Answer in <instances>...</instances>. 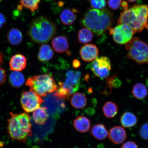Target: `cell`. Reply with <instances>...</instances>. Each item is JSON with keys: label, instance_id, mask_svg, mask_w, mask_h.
Returning a JSON list of instances; mask_svg holds the SVG:
<instances>
[{"label": "cell", "instance_id": "cell-7", "mask_svg": "<svg viewBox=\"0 0 148 148\" xmlns=\"http://www.w3.org/2000/svg\"><path fill=\"white\" fill-rule=\"evenodd\" d=\"M96 76L101 79L106 78L110 75L112 65L110 61L106 56L97 57L87 66Z\"/></svg>", "mask_w": 148, "mask_h": 148}, {"label": "cell", "instance_id": "cell-41", "mask_svg": "<svg viewBox=\"0 0 148 148\" xmlns=\"http://www.w3.org/2000/svg\"><path fill=\"white\" fill-rule=\"evenodd\" d=\"M147 86L148 87V79L147 81Z\"/></svg>", "mask_w": 148, "mask_h": 148}, {"label": "cell", "instance_id": "cell-12", "mask_svg": "<svg viewBox=\"0 0 148 148\" xmlns=\"http://www.w3.org/2000/svg\"><path fill=\"white\" fill-rule=\"evenodd\" d=\"M108 136L112 143L119 144L125 141L127 138V133L123 127L116 126L110 129Z\"/></svg>", "mask_w": 148, "mask_h": 148}, {"label": "cell", "instance_id": "cell-33", "mask_svg": "<svg viewBox=\"0 0 148 148\" xmlns=\"http://www.w3.org/2000/svg\"><path fill=\"white\" fill-rule=\"evenodd\" d=\"M73 67L77 68L79 67L81 65V64L80 62L77 60H74L73 64Z\"/></svg>", "mask_w": 148, "mask_h": 148}, {"label": "cell", "instance_id": "cell-30", "mask_svg": "<svg viewBox=\"0 0 148 148\" xmlns=\"http://www.w3.org/2000/svg\"><path fill=\"white\" fill-rule=\"evenodd\" d=\"M123 0H108V5L109 7L114 10H116L120 8Z\"/></svg>", "mask_w": 148, "mask_h": 148}, {"label": "cell", "instance_id": "cell-20", "mask_svg": "<svg viewBox=\"0 0 148 148\" xmlns=\"http://www.w3.org/2000/svg\"><path fill=\"white\" fill-rule=\"evenodd\" d=\"M91 134L97 139L103 140L108 136L109 132L104 125L98 124L94 125L90 131Z\"/></svg>", "mask_w": 148, "mask_h": 148}, {"label": "cell", "instance_id": "cell-39", "mask_svg": "<svg viewBox=\"0 0 148 148\" xmlns=\"http://www.w3.org/2000/svg\"><path fill=\"white\" fill-rule=\"evenodd\" d=\"M31 148H40L39 147H38V146H34V147H33Z\"/></svg>", "mask_w": 148, "mask_h": 148}, {"label": "cell", "instance_id": "cell-43", "mask_svg": "<svg viewBox=\"0 0 148 148\" xmlns=\"http://www.w3.org/2000/svg\"><path fill=\"white\" fill-rule=\"evenodd\" d=\"M2 0H0V3H1Z\"/></svg>", "mask_w": 148, "mask_h": 148}, {"label": "cell", "instance_id": "cell-23", "mask_svg": "<svg viewBox=\"0 0 148 148\" xmlns=\"http://www.w3.org/2000/svg\"><path fill=\"white\" fill-rule=\"evenodd\" d=\"M7 39L9 43L12 45H18L23 39V34L18 29L12 28L11 29L7 35Z\"/></svg>", "mask_w": 148, "mask_h": 148}, {"label": "cell", "instance_id": "cell-3", "mask_svg": "<svg viewBox=\"0 0 148 148\" xmlns=\"http://www.w3.org/2000/svg\"><path fill=\"white\" fill-rule=\"evenodd\" d=\"M31 117L26 112L18 114L10 113L8 120V132L13 139L25 143L27 138L32 136Z\"/></svg>", "mask_w": 148, "mask_h": 148}, {"label": "cell", "instance_id": "cell-36", "mask_svg": "<svg viewBox=\"0 0 148 148\" xmlns=\"http://www.w3.org/2000/svg\"><path fill=\"white\" fill-rule=\"evenodd\" d=\"M3 53L0 52V65H1L3 64Z\"/></svg>", "mask_w": 148, "mask_h": 148}, {"label": "cell", "instance_id": "cell-4", "mask_svg": "<svg viewBox=\"0 0 148 148\" xmlns=\"http://www.w3.org/2000/svg\"><path fill=\"white\" fill-rule=\"evenodd\" d=\"M56 33L55 24L49 18L41 16L31 22L27 34L33 42L44 44L50 40Z\"/></svg>", "mask_w": 148, "mask_h": 148}, {"label": "cell", "instance_id": "cell-35", "mask_svg": "<svg viewBox=\"0 0 148 148\" xmlns=\"http://www.w3.org/2000/svg\"><path fill=\"white\" fill-rule=\"evenodd\" d=\"M5 22H6V19H5V16L3 14L0 13V23L3 25L5 23Z\"/></svg>", "mask_w": 148, "mask_h": 148}, {"label": "cell", "instance_id": "cell-25", "mask_svg": "<svg viewBox=\"0 0 148 148\" xmlns=\"http://www.w3.org/2000/svg\"><path fill=\"white\" fill-rule=\"evenodd\" d=\"M132 93L133 95L136 99H143L147 95V88L144 84L141 83H137L134 86Z\"/></svg>", "mask_w": 148, "mask_h": 148}, {"label": "cell", "instance_id": "cell-6", "mask_svg": "<svg viewBox=\"0 0 148 148\" xmlns=\"http://www.w3.org/2000/svg\"><path fill=\"white\" fill-rule=\"evenodd\" d=\"M125 46L129 59L140 64L148 63V44L145 42L134 37Z\"/></svg>", "mask_w": 148, "mask_h": 148}, {"label": "cell", "instance_id": "cell-17", "mask_svg": "<svg viewBox=\"0 0 148 148\" xmlns=\"http://www.w3.org/2000/svg\"><path fill=\"white\" fill-rule=\"evenodd\" d=\"M53 51L51 46L47 44H44L40 48L38 58L40 62H47L53 58Z\"/></svg>", "mask_w": 148, "mask_h": 148}, {"label": "cell", "instance_id": "cell-26", "mask_svg": "<svg viewBox=\"0 0 148 148\" xmlns=\"http://www.w3.org/2000/svg\"><path fill=\"white\" fill-rule=\"evenodd\" d=\"M79 42L82 44H86L91 42L93 39L92 32L87 28L79 30L78 34Z\"/></svg>", "mask_w": 148, "mask_h": 148}, {"label": "cell", "instance_id": "cell-5", "mask_svg": "<svg viewBox=\"0 0 148 148\" xmlns=\"http://www.w3.org/2000/svg\"><path fill=\"white\" fill-rule=\"evenodd\" d=\"M30 90L40 97L56 91L58 88L56 82L52 77L49 74H44L29 77L25 83Z\"/></svg>", "mask_w": 148, "mask_h": 148}, {"label": "cell", "instance_id": "cell-34", "mask_svg": "<svg viewBox=\"0 0 148 148\" xmlns=\"http://www.w3.org/2000/svg\"><path fill=\"white\" fill-rule=\"evenodd\" d=\"M121 6L123 8V11L126 10L127 9L129 8V5L127 2L123 1H122Z\"/></svg>", "mask_w": 148, "mask_h": 148}, {"label": "cell", "instance_id": "cell-2", "mask_svg": "<svg viewBox=\"0 0 148 148\" xmlns=\"http://www.w3.org/2000/svg\"><path fill=\"white\" fill-rule=\"evenodd\" d=\"M148 18V5L136 4L121 12L117 23L128 25L135 34L147 28Z\"/></svg>", "mask_w": 148, "mask_h": 148}, {"label": "cell", "instance_id": "cell-11", "mask_svg": "<svg viewBox=\"0 0 148 148\" xmlns=\"http://www.w3.org/2000/svg\"><path fill=\"white\" fill-rule=\"evenodd\" d=\"M79 53L83 60L87 62H92L97 58L99 51L97 46L94 44H86L81 47Z\"/></svg>", "mask_w": 148, "mask_h": 148}, {"label": "cell", "instance_id": "cell-38", "mask_svg": "<svg viewBox=\"0 0 148 148\" xmlns=\"http://www.w3.org/2000/svg\"><path fill=\"white\" fill-rule=\"evenodd\" d=\"M127 1H129L130 2L134 3L135 2L138 1V0H127Z\"/></svg>", "mask_w": 148, "mask_h": 148}, {"label": "cell", "instance_id": "cell-29", "mask_svg": "<svg viewBox=\"0 0 148 148\" xmlns=\"http://www.w3.org/2000/svg\"><path fill=\"white\" fill-rule=\"evenodd\" d=\"M141 138L145 140H148V123L143 124L140 127L139 131Z\"/></svg>", "mask_w": 148, "mask_h": 148}, {"label": "cell", "instance_id": "cell-1", "mask_svg": "<svg viewBox=\"0 0 148 148\" xmlns=\"http://www.w3.org/2000/svg\"><path fill=\"white\" fill-rule=\"evenodd\" d=\"M113 23V14L106 8L89 9L81 21L83 27L97 36H100L109 30Z\"/></svg>", "mask_w": 148, "mask_h": 148}, {"label": "cell", "instance_id": "cell-32", "mask_svg": "<svg viewBox=\"0 0 148 148\" xmlns=\"http://www.w3.org/2000/svg\"><path fill=\"white\" fill-rule=\"evenodd\" d=\"M121 148H138V147L134 142L129 141L124 143Z\"/></svg>", "mask_w": 148, "mask_h": 148}, {"label": "cell", "instance_id": "cell-9", "mask_svg": "<svg viewBox=\"0 0 148 148\" xmlns=\"http://www.w3.org/2000/svg\"><path fill=\"white\" fill-rule=\"evenodd\" d=\"M20 101L22 108L25 112H31L39 108L44 101L39 96L29 90V91L23 92Z\"/></svg>", "mask_w": 148, "mask_h": 148}, {"label": "cell", "instance_id": "cell-15", "mask_svg": "<svg viewBox=\"0 0 148 148\" xmlns=\"http://www.w3.org/2000/svg\"><path fill=\"white\" fill-rule=\"evenodd\" d=\"M77 10L75 9H66L63 10L60 14V18L62 23L65 25H71L76 18L75 13Z\"/></svg>", "mask_w": 148, "mask_h": 148}, {"label": "cell", "instance_id": "cell-13", "mask_svg": "<svg viewBox=\"0 0 148 148\" xmlns=\"http://www.w3.org/2000/svg\"><path fill=\"white\" fill-rule=\"evenodd\" d=\"M27 59L24 55L17 54L11 58L9 66L11 70L20 71L25 69L27 65Z\"/></svg>", "mask_w": 148, "mask_h": 148}, {"label": "cell", "instance_id": "cell-10", "mask_svg": "<svg viewBox=\"0 0 148 148\" xmlns=\"http://www.w3.org/2000/svg\"><path fill=\"white\" fill-rule=\"evenodd\" d=\"M81 73L79 71L69 70L66 74V79L62 82L64 89L70 95L79 90L81 83Z\"/></svg>", "mask_w": 148, "mask_h": 148}, {"label": "cell", "instance_id": "cell-8", "mask_svg": "<svg viewBox=\"0 0 148 148\" xmlns=\"http://www.w3.org/2000/svg\"><path fill=\"white\" fill-rule=\"evenodd\" d=\"M114 41L120 44H125L132 39L134 33L132 29L126 25L120 24L109 29Z\"/></svg>", "mask_w": 148, "mask_h": 148}, {"label": "cell", "instance_id": "cell-40", "mask_svg": "<svg viewBox=\"0 0 148 148\" xmlns=\"http://www.w3.org/2000/svg\"><path fill=\"white\" fill-rule=\"evenodd\" d=\"M3 25L2 24L0 23V29L2 27H3Z\"/></svg>", "mask_w": 148, "mask_h": 148}, {"label": "cell", "instance_id": "cell-18", "mask_svg": "<svg viewBox=\"0 0 148 148\" xmlns=\"http://www.w3.org/2000/svg\"><path fill=\"white\" fill-rule=\"evenodd\" d=\"M33 120L38 125H43L48 119L47 108L46 107H40L34 111L33 114Z\"/></svg>", "mask_w": 148, "mask_h": 148}, {"label": "cell", "instance_id": "cell-42", "mask_svg": "<svg viewBox=\"0 0 148 148\" xmlns=\"http://www.w3.org/2000/svg\"><path fill=\"white\" fill-rule=\"evenodd\" d=\"M147 28V29L148 31V24L147 26V28Z\"/></svg>", "mask_w": 148, "mask_h": 148}, {"label": "cell", "instance_id": "cell-19", "mask_svg": "<svg viewBox=\"0 0 148 148\" xmlns=\"http://www.w3.org/2000/svg\"><path fill=\"white\" fill-rule=\"evenodd\" d=\"M120 123L123 127L129 128L136 125L138 122V119L134 114L130 112H125L121 116Z\"/></svg>", "mask_w": 148, "mask_h": 148}, {"label": "cell", "instance_id": "cell-28", "mask_svg": "<svg viewBox=\"0 0 148 148\" xmlns=\"http://www.w3.org/2000/svg\"><path fill=\"white\" fill-rule=\"evenodd\" d=\"M93 9H101L106 6V0H88Z\"/></svg>", "mask_w": 148, "mask_h": 148}, {"label": "cell", "instance_id": "cell-22", "mask_svg": "<svg viewBox=\"0 0 148 148\" xmlns=\"http://www.w3.org/2000/svg\"><path fill=\"white\" fill-rule=\"evenodd\" d=\"M9 83L14 88L20 87L25 82V77L19 71L12 72L9 75Z\"/></svg>", "mask_w": 148, "mask_h": 148}, {"label": "cell", "instance_id": "cell-14", "mask_svg": "<svg viewBox=\"0 0 148 148\" xmlns=\"http://www.w3.org/2000/svg\"><path fill=\"white\" fill-rule=\"evenodd\" d=\"M52 45L55 51L58 53L64 52L69 47L67 38L63 36H58L53 38Z\"/></svg>", "mask_w": 148, "mask_h": 148}, {"label": "cell", "instance_id": "cell-37", "mask_svg": "<svg viewBox=\"0 0 148 148\" xmlns=\"http://www.w3.org/2000/svg\"><path fill=\"white\" fill-rule=\"evenodd\" d=\"M98 148H104V145L103 144H99L97 146Z\"/></svg>", "mask_w": 148, "mask_h": 148}, {"label": "cell", "instance_id": "cell-16", "mask_svg": "<svg viewBox=\"0 0 148 148\" xmlns=\"http://www.w3.org/2000/svg\"><path fill=\"white\" fill-rule=\"evenodd\" d=\"M73 125L77 131L82 133L87 132L90 127V120L86 116H82L76 118L74 120Z\"/></svg>", "mask_w": 148, "mask_h": 148}, {"label": "cell", "instance_id": "cell-31", "mask_svg": "<svg viewBox=\"0 0 148 148\" xmlns=\"http://www.w3.org/2000/svg\"><path fill=\"white\" fill-rule=\"evenodd\" d=\"M6 78V71L3 68L0 67V85L5 82Z\"/></svg>", "mask_w": 148, "mask_h": 148}, {"label": "cell", "instance_id": "cell-21", "mask_svg": "<svg viewBox=\"0 0 148 148\" xmlns=\"http://www.w3.org/2000/svg\"><path fill=\"white\" fill-rule=\"evenodd\" d=\"M72 106L77 109L84 108L87 102V99L84 94L81 92L74 94L71 99Z\"/></svg>", "mask_w": 148, "mask_h": 148}, {"label": "cell", "instance_id": "cell-24", "mask_svg": "<svg viewBox=\"0 0 148 148\" xmlns=\"http://www.w3.org/2000/svg\"><path fill=\"white\" fill-rule=\"evenodd\" d=\"M103 114L106 118H113L118 114V107L117 105L112 101H107L103 105Z\"/></svg>", "mask_w": 148, "mask_h": 148}, {"label": "cell", "instance_id": "cell-27", "mask_svg": "<svg viewBox=\"0 0 148 148\" xmlns=\"http://www.w3.org/2000/svg\"><path fill=\"white\" fill-rule=\"evenodd\" d=\"M40 1V0H20V3L22 6L34 13L38 10Z\"/></svg>", "mask_w": 148, "mask_h": 148}]
</instances>
